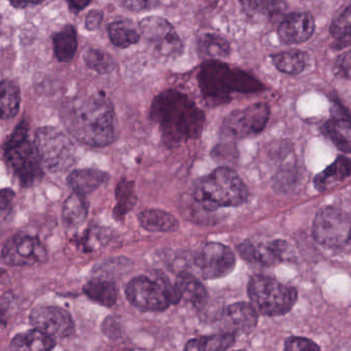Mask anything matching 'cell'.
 <instances>
[{
  "mask_svg": "<svg viewBox=\"0 0 351 351\" xmlns=\"http://www.w3.org/2000/svg\"><path fill=\"white\" fill-rule=\"evenodd\" d=\"M61 119L71 136L90 147H106L116 138L114 106L104 93L69 100L61 110Z\"/></svg>",
  "mask_w": 351,
  "mask_h": 351,
  "instance_id": "cell-1",
  "label": "cell"
},
{
  "mask_svg": "<svg viewBox=\"0 0 351 351\" xmlns=\"http://www.w3.org/2000/svg\"><path fill=\"white\" fill-rule=\"evenodd\" d=\"M151 118L159 125L162 137L169 145L198 138L205 124L204 112L182 92L167 90L152 104Z\"/></svg>",
  "mask_w": 351,
  "mask_h": 351,
  "instance_id": "cell-2",
  "label": "cell"
},
{
  "mask_svg": "<svg viewBox=\"0 0 351 351\" xmlns=\"http://www.w3.org/2000/svg\"><path fill=\"white\" fill-rule=\"evenodd\" d=\"M198 81L205 101L213 106L227 104L233 93H256L265 89L256 77L219 60L205 62Z\"/></svg>",
  "mask_w": 351,
  "mask_h": 351,
  "instance_id": "cell-3",
  "label": "cell"
},
{
  "mask_svg": "<svg viewBox=\"0 0 351 351\" xmlns=\"http://www.w3.org/2000/svg\"><path fill=\"white\" fill-rule=\"evenodd\" d=\"M193 198L208 211L243 204L248 197L245 184L233 170L219 167L199 178L193 188Z\"/></svg>",
  "mask_w": 351,
  "mask_h": 351,
  "instance_id": "cell-4",
  "label": "cell"
},
{
  "mask_svg": "<svg viewBox=\"0 0 351 351\" xmlns=\"http://www.w3.org/2000/svg\"><path fill=\"white\" fill-rule=\"evenodd\" d=\"M28 132L27 122L22 121L3 145L5 163L23 186H32L43 176L42 161Z\"/></svg>",
  "mask_w": 351,
  "mask_h": 351,
  "instance_id": "cell-5",
  "label": "cell"
},
{
  "mask_svg": "<svg viewBox=\"0 0 351 351\" xmlns=\"http://www.w3.org/2000/svg\"><path fill=\"white\" fill-rule=\"evenodd\" d=\"M126 297L133 306L145 311H163L182 299L176 285L165 277L147 276L132 279L127 285Z\"/></svg>",
  "mask_w": 351,
  "mask_h": 351,
  "instance_id": "cell-6",
  "label": "cell"
},
{
  "mask_svg": "<svg viewBox=\"0 0 351 351\" xmlns=\"http://www.w3.org/2000/svg\"><path fill=\"white\" fill-rule=\"evenodd\" d=\"M248 295L261 313L272 317L291 311L298 299L295 289L263 275L250 279Z\"/></svg>",
  "mask_w": 351,
  "mask_h": 351,
  "instance_id": "cell-7",
  "label": "cell"
},
{
  "mask_svg": "<svg viewBox=\"0 0 351 351\" xmlns=\"http://www.w3.org/2000/svg\"><path fill=\"white\" fill-rule=\"evenodd\" d=\"M34 145L43 166L52 173H61L71 169L77 161L73 141L55 127L38 129Z\"/></svg>",
  "mask_w": 351,
  "mask_h": 351,
  "instance_id": "cell-8",
  "label": "cell"
},
{
  "mask_svg": "<svg viewBox=\"0 0 351 351\" xmlns=\"http://www.w3.org/2000/svg\"><path fill=\"white\" fill-rule=\"evenodd\" d=\"M313 237L328 248H340L351 239V219L345 211L334 206L320 209L313 221Z\"/></svg>",
  "mask_w": 351,
  "mask_h": 351,
  "instance_id": "cell-9",
  "label": "cell"
},
{
  "mask_svg": "<svg viewBox=\"0 0 351 351\" xmlns=\"http://www.w3.org/2000/svg\"><path fill=\"white\" fill-rule=\"evenodd\" d=\"M139 29L152 50L166 59H176L184 52V43L171 23L158 16L143 18Z\"/></svg>",
  "mask_w": 351,
  "mask_h": 351,
  "instance_id": "cell-10",
  "label": "cell"
},
{
  "mask_svg": "<svg viewBox=\"0 0 351 351\" xmlns=\"http://www.w3.org/2000/svg\"><path fill=\"white\" fill-rule=\"evenodd\" d=\"M1 258L10 266H34L46 262L48 252L34 236L16 234L3 244Z\"/></svg>",
  "mask_w": 351,
  "mask_h": 351,
  "instance_id": "cell-11",
  "label": "cell"
},
{
  "mask_svg": "<svg viewBox=\"0 0 351 351\" xmlns=\"http://www.w3.org/2000/svg\"><path fill=\"white\" fill-rule=\"evenodd\" d=\"M270 116L268 104H252L245 110H235L226 118L223 133L233 138H245L262 132Z\"/></svg>",
  "mask_w": 351,
  "mask_h": 351,
  "instance_id": "cell-12",
  "label": "cell"
},
{
  "mask_svg": "<svg viewBox=\"0 0 351 351\" xmlns=\"http://www.w3.org/2000/svg\"><path fill=\"white\" fill-rule=\"evenodd\" d=\"M194 265L205 279L227 276L236 265L234 252L228 246L217 242L205 244L195 256Z\"/></svg>",
  "mask_w": 351,
  "mask_h": 351,
  "instance_id": "cell-13",
  "label": "cell"
},
{
  "mask_svg": "<svg viewBox=\"0 0 351 351\" xmlns=\"http://www.w3.org/2000/svg\"><path fill=\"white\" fill-rule=\"evenodd\" d=\"M29 318L34 328L53 338H67L75 330L71 314L58 306H38L32 310Z\"/></svg>",
  "mask_w": 351,
  "mask_h": 351,
  "instance_id": "cell-14",
  "label": "cell"
},
{
  "mask_svg": "<svg viewBox=\"0 0 351 351\" xmlns=\"http://www.w3.org/2000/svg\"><path fill=\"white\" fill-rule=\"evenodd\" d=\"M238 252L241 258L248 262L258 263L263 266H272L287 258L289 248V244L282 240L258 244L245 241L238 246Z\"/></svg>",
  "mask_w": 351,
  "mask_h": 351,
  "instance_id": "cell-15",
  "label": "cell"
},
{
  "mask_svg": "<svg viewBox=\"0 0 351 351\" xmlns=\"http://www.w3.org/2000/svg\"><path fill=\"white\" fill-rule=\"evenodd\" d=\"M315 30V21L309 13H291L285 16L278 27V38L287 45L307 42Z\"/></svg>",
  "mask_w": 351,
  "mask_h": 351,
  "instance_id": "cell-16",
  "label": "cell"
},
{
  "mask_svg": "<svg viewBox=\"0 0 351 351\" xmlns=\"http://www.w3.org/2000/svg\"><path fill=\"white\" fill-rule=\"evenodd\" d=\"M223 322L231 330L250 332L258 324V312L254 306L244 302L232 304L226 308Z\"/></svg>",
  "mask_w": 351,
  "mask_h": 351,
  "instance_id": "cell-17",
  "label": "cell"
},
{
  "mask_svg": "<svg viewBox=\"0 0 351 351\" xmlns=\"http://www.w3.org/2000/svg\"><path fill=\"white\" fill-rule=\"evenodd\" d=\"M108 180H110V176L106 171L87 168V169L75 170L71 172L67 178V182L73 192L87 195L99 189Z\"/></svg>",
  "mask_w": 351,
  "mask_h": 351,
  "instance_id": "cell-18",
  "label": "cell"
},
{
  "mask_svg": "<svg viewBox=\"0 0 351 351\" xmlns=\"http://www.w3.org/2000/svg\"><path fill=\"white\" fill-rule=\"evenodd\" d=\"M350 174L351 160L344 156H340L334 163L330 164L324 171L315 176L314 186L316 190L324 192L346 180Z\"/></svg>",
  "mask_w": 351,
  "mask_h": 351,
  "instance_id": "cell-19",
  "label": "cell"
},
{
  "mask_svg": "<svg viewBox=\"0 0 351 351\" xmlns=\"http://www.w3.org/2000/svg\"><path fill=\"white\" fill-rule=\"evenodd\" d=\"M176 285L182 299L190 302L194 307L201 308L206 304L208 299L206 289L198 278L190 272L182 271L180 273L176 278Z\"/></svg>",
  "mask_w": 351,
  "mask_h": 351,
  "instance_id": "cell-20",
  "label": "cell"
},
{
  "mask_svg": "<svg viewBox=\"0 0 351 351\" xmlns=\"http://www.w3.org/2000/svg\"><path fill=\"white\" fill-rule=\"evenodd\" d=\"M54 338L49 336L46 332L34 328V330H26V332L18 334L12 340L10 349L11 350L24 351H48L54 348Z\"/></svg>",
  "mask_w": 351,
  "mask_h": 351,
  "instance_id": "cell-21",
  "label": "cell"
},
{
  "mask_svg": "<svg viewBox=\"0 0 351 351\" xmlns=\"http://www.w3.org/2000/svg\"><path fill=\"white\" fill-rule=\"evenodd\" d=\"M138 219L141 227L149 232L170 233L180 227L176 217L161 209H147L139 215Z\"/></svg>",
  "mask_w": 351,
  "mask_h": 351,
  "instance_id": "cell-22",
  "label": "cell"
},
{
  "mask_svg": "<svg viewBox=\"0 0 351 351\" xmlns=\"http://www.w3.org/2000/svg\"><path fill=\"white\" fill-rule=\"evenodd\" d=\"M328 138L340 151L351 153V118L344 114L332 117L324 125Z\"/></svg>",
  "mask_w": 351,
  "mask_h": 351,
  "instance_id": "cell-23",
  "label": "cell"
},
{
  "mask_svg": "<svg viewBox=\"0 0 351 351\" xmlns=\"http://www.w3.org/2000/svg\"><path fill=\"white\" fill-rule=\"evenodd\" d=\"M84 291L86 295L92 301L106 306L112 307L116 304L118 299V291L114 281L110 279L94 277L91 280L88 281L84 287Z\"/></svg>",
  "mask_w": 351,
  "mask_h": 351,
  "instance_id": "cell-24",
  "label": "cell"
},
{
  "mask_svg": "<svg viewBox=\"0 0 351 351\" xmlns=\"http://www.w3.org/2000/svg\"><path fill=\"white\" fill-rule=\"evenodd\" d=\"M89 205L85 195L73 192L65 200L62 210L63 223L69 229H77L85 223L88 217Z\"/></svg>",
  "mask_w": 351,
  "mask_h": 351,
  "instance_id": "cell-25",
  "label": "cell"
},
{
  "mask_svg": "<svg viewBox=\"0 0 351 351\" xmlns=\"http://www.w3.org/2000/svg\"><path fill=\"white\" fill-rule=\"evenodd\" d=\"M77 30L73 25L64 26L53 36L55 56L60 62L73 60L77 50Z\"/></svg>",
  "mask_w": 351,
  "mask_h": 351,
  "instance_id": "cell-26",
  "label": "cell"
},
{
  "mask_svg": "<svg viewBox=\"0 0 351 351\" xmlns=\"http://www.w3.org/2000/svg\"><path fill=\"white\" fill-rule=\"evenodd\" d=\"M309 54L300 50H289L273 56L272 62L277 69L287 75H299L303 73L310 61Z\"/></svg>",
  "mask_w": 351,
  "mask_h": 351,
  "instance_id": "cell-27",
  "label": "cell"
},
{
  "mask_svg": "<svg viewBox=\"0 0 351 351\" xmlns=\"http://www.w3.org/2000/svg\"><path fill=\"white\" fill-rule=\"evenodd\" d=\"M108 36L117 48L127 49L136 45L141 40V29H137L130 21H114L108 25Z\"/></svg>",
  "mask_w": 351,
  "mask_h": 351,
  "instance_id": "cell-28",
  "label": "cell"
},
{
  "mask_svg": "<svg viewBox=\"0 0 351 351\" xmlns=\"http://www.w3.org/2000/svg\"><path fill=\"white\" fill-rule=\"evenodd\" d=\"M244 11L252 17L271 20L280 17L285 10V0H239Z\"/></svg>",
  "mask_w": 351,
  "mask_h": 351,
  "instance_id": "cell-29",
  "label": "cell"
},
{
  "mask_svg": "<svg viewBox=\"0 0 351 351\" xmlns=\"http://www.w3.org/2000/svg\"><path fill=\"white\" fill-rule=\"evenodd\" d=\"M21 93L19 86L11 80L5 79L0 85V108L1 119L10 120L19 112Z\"/></svg>",
  "mask_w": 351,
  "mask_h": 351,
  "instance_id": "cell-30",
  "label": "cell"
},
{
  "mask_svg": "<svg viewBox=\"0 0 351 351\" xmlns=\"http://www.w3.org/2000/svg\"><path fill=\"white\" fill-rule=\"evenodd\" d=\"M235 343V336L233 332L203 336L200 338L193 339L186 343L184 349L191 351H219L227 350L231 348Z\"/></svg>",
  "mask_w": 351,
  "mask_h": 351,
  "instance_id": "cell-31",
  "label": "cell"
},
{
  "mask_svg": "<svg viewBox=\"0 0 351 351\" xmlns=\"http://www.w3.org/2000/svg\"><path fill=\"white\" fill-rule=\"evenodd\" d=\"M199 52L209 58H226L231 52L228 40L217 34H205L198 40Z\"/></svg>",
  "mask_w": 351,
  "mask_h": 351,
  "instance_id": "cell-32",
  "label": "cell"
},
{
  "mask_svg": "<svg viewBox=\"0 0 351 351\" xmlns=\"http://www.w3.org/2000/svg\"><path fill=\"white\" fill-rule=\"evenodd\" d=\"M116 200L114 215L117 217H125L129 211L132 210L137 200L134 182L123 178L116 189Z\"/></svg>",
  "mask_w": 351,
  "mask_h": 351,
  "instance_id": "cell-33",
  "label": "cell"
},
{
  "mask_svg": "<svg viewBox=\"0 0 351 351\" xmlns=\"http://www.w3.org/2000/svg\"><path fill=\"white\" fill-rule=\"evenodd\" d=\"M86 65L99 75H108L116 69L117 63L106 51L89 49L84 55Z\"/></svg>",
  "mask_w": 351,
  "mask_h": 351,
  "instance_id": "cell-34",
  "label": "cell"
},
{
  "mask_svg": "<svg viewBox=\"0 0 351 351\" xmlns=\"http://www.w3.org/2000/svg\"><path fill=\"white\" fill-rule=\"evenodd\" d=\"M132 267L133 263L128 258H112V260H106V262L96 266L94 268L93 274L95 275V277L112 280L114 277L128 272Z\"/></svg>",
  "mask_w": 351,
  "mask_h": 351,
  "instance_id": "cell-35",
  "label": "cell"
},
{
  "mask_svg": "<svg viewBox=\"0 0 351 351\" xmlns=\"http://www.w3.org/2000/svg\"><path fill=\"white\" fill-rule=\"evenodd\" d=\"M330 32L334 38H340L351 34V5L330 24Z\"/></svg>",
  "mask_w": 351,
  "mask_h": 351,
  "instance_id": "cell-36",
  "label": "cell"
},
{
  "mask_svg": "<svg viewBox=\"0 0 351 351\" xmlns=\"http://www.w3.org/2000/svg\"><path fill=\"white\" fill-rule=\"evenodd\" d=\"M108 232L106 229H93L89 230L88 233L84 237V247L87 250H94L100 248V246L108 242Z\"/></svg>",
  "mask_w": 351,
  "mask_h": 351,
  "instance_id": "cell-37",
  "label": "cell"
},
{
  "mask_svg": "<svg viewBox=\"0 0 351 351\" xmlns=\"http://www.w3.org/2000/svg\"><path fill=\"white\" fill-rule=\"evenodd\" d=\"M332 73L340 79L351 80V51L338 56L335 61Z\"/></svg>",
  "mask_w": 351,
  "mask_h": 351,
  "instance_id": "cell-38",
  "label": "cell"
},
{
  "mask_svg": "<svg viewBox=\"0 0 351 351\" xmlns=\"http://www.w3.org/2000/svg\"><path fill=\"white\" fill-rule=\"evenodd\" d=\"M319 349L320 347L313 341L309 340V339L300 338V337H291L285 342V350L311 351L319 350Z\"/></svg>",
  "mask_w": 351,
  "mask_h": 351,
  "instance_id": "cell-39",
  "label": "cell"
},
{
  "mask_svg": "<svg viewBox=\"0 0 351 351\" xmlns=\"http://www.w3.org/2000/svg\"><path fill=\"white\" fill-rule=\"evenodd\" d=\"M15 193L10 189H3L1 191V219L5 221L10 213L13 210V202Z\"/></svg>",
  "mask_w": 351,
  "mask_h": 351,
  "instance_id": "cell-40",
  "label": "cell"
},
{
  "mask_svg": "<svg viewBox=\"0 0 351 351\" xmlns=\"http://www.w3.org/2000/svg\"><path fill=\"white\" fill-rule=\"evenodd\" d=\"M104 22V13L99 10H92L86 16V28L90 32H95L101 26Z\"/></svg>",
  "mask_w": 351,
  "mask_h": 351,
  "instance_id": "cell-41",
  "label": "cell"
},
{
  "mask_svg": "<svg viewBox=\"0 0 351 351\" xmlns=\"http://www.w3.org/2000/svg\"><path fill=\"white\" fill-rule=\"evenodd\" d=\"M155 0H119L121 5L129 11L141 12L152 7Z\"/></svg>",
  "mask_w": 351,
  "mask_h": 351,
  "instance_id": "cell-42",
  "label": "cell"
},
{
  "mask_svg": "<svg viewBox=\"0 0 351 351\" xmlns=\"http://www.w3.org/2000/svg\"><path fill=\"white\" fill-rule=\"evenodd\" d=\"M91 3L92 0H67L69 10H71V13L73 14H79L80 12L89 7Z\"/></svg>",
  "mask_w": 351,
  "mask_h": 351,
  "instance_id": "cell-43",
  "label": "cell"
},
{
  "mask_svg": "<svg viewBox=\"0 0 351 351\" xmlns=\"http://www.w3.org/2000/svg\"><path fill=\"white\" fill-rule=\"evenodd\" d=\"M9 1L16 9H26L32 5H40L44 3L45 0H9Z\"/></svg>",
  "mask_w": 351,
  "mask_h": 351,
  "instance_id": "cell-44",
  "label": "cell"
},
{
  "mask_svg": "<svg viewBox=\"0 0 351 351\" xmlns=\"http://www.w3.org/2000/svg\"><path fill=\"white\" fill-rule=\"evenodd\" d=\"M348 46H351V34H347L343 38H337V43L334 47L336 49H344Z\"/></svg>",
  "mask_w": 351,
  "mask_h": 351,
  "instance_id": "cell-45",
  "label": "cell"
}]
</instances>
